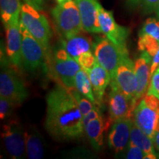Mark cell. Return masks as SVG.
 I'll list each match as a JSON object with an SVG mask.
<instances>
[{
    "label": "cell",
    "instance_id": "cell-14",
    "mask_svg": "<svg viewBox=\"0 0 159 159\" xmlns=\"http://www.w3.org/2000/svg\"><path fill=\"white\" fill-rule=\"evenodd\" d=\"M6 30V55L10 63L14 66L19 67L21 61V35L20 21H13L5 25Z\"/></svg>",
    "mask_w": 159,
    "mask_h": 159
},
{
    "label": "cell",
    "instance_id": "cell-30",
    "mask_svg": "<svg viewBox=\"0 0 159 159\" xmlns=\"http://www.w3.org/2000/svg\"><path fill=\"white\" fill-rule=\"evenodd\" d=\"M126 158L128 159H146V153L136 145L129 143Z\"/></svg>",
    "mask_w": 159,
    "mask_h": 159
},
{
    "label": "cell",
    "instance_id": "cell-16",
    "mask_svg": "<svg viewBox=\"0 0 159 159\" xmlns=\"http://www.w3.org/2000/svg\"><path fill=\"white\" fill-rule=\"evenodd\" d=\"M152 57L146 52H142L135 61V72L137 80V89L134 103L137 106L145 94L148 93L150 80V65Z\"/></svg>",
    "mask_w": 159,
    "mask_h": 159
},
{
    "label": "cell",
    "instance_id": "cell-33",
    "mask_svg": "<svg viewBox=\"0 0 159 159\" xmlns=\"http://www.w3.org/2000/svg\"><path fill=\"white\" fill-rule=\"evenodd\" d=\"M24 2L39 11L44 9L46 4V0H24Z\"/></svg>",
    "mask_w": 159,
    "mask_h": 159
},
{
    "label": "cell",
    "instance_id": "cell-3",
    "mask_svg": "<svg viewBox=\"0 0 159 159\" xmlns=\"http://www.w3.org/2000/svg\"><path fill=\"white\" fill-rule=\"evenodd\" d=\"M57 31L63 37L78 34L83 30L78 7L73 0L60 2L51 11Z\"/></svg>",
    "mask_w": 159,
    "mask_h": 159
},
{
    "label": "cell",
    "instance_id": "cell-31",
    "mask_svg": "<svg viewBox=\"0 0 159 159\" xmlns=\"http://www.w3.org/2000/svg\"><path fill=\"white\" fill-rule=\"evenodd\" d=\"M159 0H141L142 11L144 14H149L156 11Z\"/></svg>",
    "mask_w": 159,
    "mask_h": 159
},
{
    "label": "cell",
    "instance_id": "cell-25",
    "mask_svg": "<svg viewBox=\"0 0 159 159\" xmlns=\"http://www.w3.org/2000/svg\"><path fill=\"white\" fill-rule=\"evenodd\" d=\"M70 89L74 97H75V99H76L80 111L83 116H85L87 114H89L96 105H97L93 103L91 100H89L88 98H86V97H85L83 95L81 94L75 88Z\"/></svg>",
    "mask_w": 159,
    "mask_h": 159
},
{
    "label": "cell",
    "instance_id": "cell-19",
    "mask_svg": "<svg viewBox=\"0 0 159 159\" xmlns=\"http://www.w3.org/2000/svg\"><path fill=\"white\" fill-rule=\"evenodd\" d=\"M25 148L30 159H41L44 156V142L34 126H30L25 130Z\"/></svg>",
    "mask_w": 159,
    "mask_h": 159
},
{
    "label": "cell",
    "instance_id": "cell-26",
    "mask_svg": "<svg viewBox=\"0 0 159 159\" xmlns=\"http://www.w3.org/2000/svg\"><path fill=\"white\" fill-rule=\"evenodd\" d=\"M143 34L150 35L159 41V20H156L154 18L147 19L139 35Z\"/></svg>",
    "mask_w": 159,
    "mask_h": 159
},
{
    "label": "cell",
    "instance_id": "cell-32",
    "mask_svg": "<svg viewBox=\"0 0 159 159\" xmlns=\"http://www.w3.org/2000/svg\"><path fill=\"white\" fill-rule=\"evenodd\" d=\"M101 116H102V111L99 108V105H96L94 108L91 110L89 114H87L85 116L83 117V128H85V127L89 124V122H90L91 121L94 120V119L99 118Z\"/></svg>",
    "mask_w": 159,
    "mask_h": 159
},
{
    "label": "cell",
    "instance_id": "cell-24",
    "mask_svg": "<svg viewBox=\"0 0 159 159\" xmlns=\"http://www.w3.org/2000/svg\"><path fill=\"white\" fill-rule=\"evenodd\" d=\"M138 48L140 51L148 52L152 57L158 51L159 41L149 35H139Z\"/></svg>",
    "mask_w": 159,
    "mask_h": 159
},
{
    "label": "cell",
    "instance_id": "cell-22",
    "mask_svg": "<svg viewBox=\"0 0 159 159\" xmlns=\"http://www.w3.org/2000/svg\"><path fill=\"white\" fill-rule=\"evenodd\" d=\"M21 7L20 0H0V13L4 25L20 21Z\"/></svg>",
    "mask_w": 159,
    "mask_h": 159
},
{
    "label": "cell",
    "instance_id": "cell-28",
    "mask_svg": "<svg viewBox=\"0 0 159 159\" xmlns=\"http://www.w3.org/2000/svg\"><path fill=\"white\" fill-rule=\"evenodd\" d=\"M16 104L11 99L0 96V118L2 120L10 116Z\"/></svg>",
    "mask_w": 159,
    "mask_h": 159
},
{
    "label": "cell",
    "instance_id": "cell-2",
    "mask_svg": "<svg viewBox=\"0 0 159 159\" xmlns=\"http://www.w3.org/2000/svg\"><path fill=\"white\" fill-rule=\"evenodd\" d=\"M20 21L42 46L50 61L49 47L52 33L47 17L40 13L39 11L25 3L21 7Z\"/></svg>",
    "mask_w": 159,
    "mask_h": 159
},
{
    "label": "cell",
    "instance_id": "cell-10",
    "mask_svg": "<svg viewBox=\"0 0 159 159\" xmlns=\"http://www.w3.org/2000/svg\"><path fill=\"white\" fill-rule=\"evenodd\" d=\"M99 22L102 33L107 39L122 49L127 48V40L130 34L128 27L118 25L115 21L113 12L103 8L102 5L99 7Z\"/></svg>",
    "mask_w": 159,
    "mask_h": 159
},
{
    "label": "cell",
    "instance_id": "cell-13",
    "mask_svg": "<svg viewBox=\"0 0 159 159\" xmlns=\"http://www.w3.org/2000/svg\"><path fill=\"white\" fill-rule=\"evenodd\" d=\"M134 122L132 118H124L113 122L108 133V143L109 148L116 153L122 152L129 144Z\"/></svg>",
    "mask_w": 159,
    "mask_h": 159
},
{
    "label": "cell",
    "instance_id": "cell-34",
    "mask_svg": "<svg viewBox=\"0 0 159 159\" xmlns=\"http://www.w3.org/2000/svg\"><path fill=\"white\" fill-rule=\"evenodd\" d=\"M159 66V49L157 52V53L154 57H152L150 65V75H152L154 73V71L158 69Z\"/></svg>",
    "mask_w": 159,
    "mask_h": 159
},
{
    "label": "cell",
    "instance_id": "cell-20",
    "mask_svg": "<svg viewBox=\"0 0 159 159\" xmlns=\"http://www.w3.org/2000/svg\"><path fill=\"white\" fill-rule=\"evenodd\" d=\"M61 45L70 56L76 60L82 53L91 51L92 42L88 38L78 33L69 37H63Z\"/></svg>",
    "mask_w": 159,
    "mask_h": 159
},
{
    "label": "cell",
    "instance_id": "cell-11",
    "mask_svg": "<svg viewBox=\"0 0 159 159\" xmlns=\"http://www.w3.org/2000/svg\"><path fill=\"white\" fill-rule=\"evenodd\" d=\"M111 81L114 82L128 98L134 101L136 92L137 80L135 63L130 57H127L122 60L116 69L114 78Z\"/></svg>",
    "mask_w": 159,
    "mask_h": 159
},
{
    "label": "cell",
    "instance_id": "cell-23",
    "mask_svg": "<svg viewBox=\"0 0 159 159\" xmlns=\"http://www.w3.org/2000/svg\"><path fill=\"white\" fill-rule=\"evenodd\" d=\"M75 88L85 97L88 98L95 105H98L94 97L89 74L85 69L81 68L77 73L75 79Z\"/></svg>",
    "mask_w": 159,
    "mask_h": 159
},
{
    "label": "cell",
    "instance_id": "cell-18",
    "mask_svg": "<svg viewBox=\"0 0 159 159\" xmlns=\"http://www.w3.org/2000/svg\"><path fill=\"white\" fill-rule=\"evenodd\" d=\"M112 122L109 118L108 120L105 119L103 116L91 121L85 127L84 131L88 137L91 144L96 150H99L103 145L104 134L110 128Z\"/></svg>",
    "mask_w": 159,
    "mask_h": 159
},
{
    "label": "cell",
    "instance_id": "cell-38",
    "mask_svg": "<svg viewBox=\"0 0 159 159\" xmlns=\"http://www.w3.org/2000/svg\"><path fill=\"white\" fill-rule=\"evenodd\" d=\"M58 2V3L60 2H66V1H68V0H57Z\"/></svg>",
    "mask_w": 159,
    "mask_h": 159
},
{
    "label": "cell",
    "instance_id": "cell-27",
    "mask_svg": "<svg viewBox=\"0 0 159 159\" xmlns=\"http://www.w3.org/2000/svg\"><path fill=\"white\" fill-rule=\"evenodd\" d=\"M76 61L78 62L81 68L85 69V71L91 69L97 62L96 57L92 54L91 51L82 53L76 59Z\"/></svg>",
    "mask_w": 159,
    "mask_h": 159
},
{
    "label": "cell",
    "instance_id": "cell-35",
    "mask_svg": "<svg viewBox=\"0 0 159 159\" xmlns=\"http://www.w3.org/2000/svg\"><path fill=\"white\" fill-rule=\"evenodd\" d=\"M152 141H153V144H154L155 148H156L157 151H158V152H159V130L156 133V135H155V136H154L153 139H152Z\"/></svg>",
    "mask_w": 159,
    "mask_h": 159
},
{
    "label": "cell",
    "instance_id": "cell-37",
    "mask_svg": "<svg viewBox=\"0 0 159 159\" xmlns=\"http://www.w3.org/2000/svg\"><path fill=\"white\" fill-rule=\"evenodd\" d=\"M156 15H157V17H158V19L159 20V2H158V5L157 6V8H156Z\"/></svg>",
    "mask_w": 159,
    "mask_h": 159
},
{
    "label": "cell",
    "instance_id": "cell-5",
    "mask_svg": "<svg viewBox=\"0 0 159 159\" xmlns=\"http://www.w3.org/2000/svg\"><path fill=\"white\" fill-rule=\"evenodd\" d=\"M7 55L1 56L0 96L11 99L16 105L21 104L28 97V92L23 81L14 69L9 66Z\"/></svg>",
    "mask_w": 159,
    "mask_h": 159
},
{
    "label": "cell",
    "instance_id": "cell-9",
    "mask_svg": "<svg viewBox=\"0 0 159 159\" xmlns=\"http://www.w3.org/2000/svg\"><path fill=\"white\" fill-rule=\"evenodd\" d=\"M2 137L6 150L12 158H23L25 154V130L16 120H10L4 125Z\"/></svg>",
    "mask_w": 159,
    "mask_h": 159
},
{
    "label": "cell",
    "instance_id": "cell-7",
    "mask_svg": "<svg viewBox=\"0 0 159 159\" xmlns=\"http://www.w3.org/2000/svg\"><path fill=\"white\" fill-rule=\"evenodd\" d=\"M21 23V21H20ZM22 43H21V61L26 69L35 71L46 65L49 61L47 53L39 41L29 33L21 23Z\"/></svg>",
    "mask_w": 159,
    "mask_h": 159
},
{
    "label": "cell",
    "instance_id": "cell-8",
    "mask_svg": "<svg viewBox=\"0 0 159 159\" xmlns=\"http://www.w3.org/2000/svg\"><path fill=\"white\" fill-rule=\"evenodd\" d=\"M50 61L55 77L68 89L75 88V77L81 69V66L76 60L70 56L61 47L53 50Z\"/></svg>",
    "mask_w": 159,
    "mask_h": 159
},
{
    "label": "cell",
    "instance_id": "cell-15",
    "mask_svg": "<svg viewBox=\"0 0 159 159\" xmlns=\"http://www.w3.org/2000/svg\"><path fill=\"white\" fill-rule=\"evenodd\" d=\"M78 7L83 30L90 33H102L99 22L98 0H74Z\"/></svg>",
    "mask_w": 159,
    "mask_h": 159
},
{
    "label": "cell",
    "instance_id": "cell-21",
    "mask_svg": "<svg viewBox=\"0 0 159 159\" xmlns=\"http://www.w3.org/2000/svg\"><path fill=\"white\" fill-rule=\"evenodd\" d=\"M129 143L136 145L142 149L146 153V159H156L157 158L153 141L144 131L141 130L134 122L131 128Z\"/></svg>",
    "mask_w": 159,
    "mask_h": 159
},
{
    "label": "cell",
    "instance_id": "cell-29",
    "mask_svg": "<svg viewBox=\"0 0 159 159\" xmlns=\"http://www.w3.org/2000/svg\"><path fill=\"white\" fill-rule=\"evenodd\" d=\"M147 94H152L159 99V66L151 75Z\"/></svg>",
    "mask_w": 159,
    "mask_h": 159
},
{
    "label": "cell",
    "instance_id": "cell-17",
    "mask_svg": "<svg viewBox=\"0 0 159 159\" xmlns=\"http://www.w3.org/2000/svg\"><path fill=\"white\" fill-rule=\"evenodd\" d=\"M90 78L91 86L98 105L102 104L105 89L111 83V75L108 71L96 62L91 69L87 71Z\"/></svg>",
    "mask_w": 159,
    "mask_h": 159
},
{
    "label": "cell",
    "instance_id": "cell-6",
    "mask_svg": "<svg viewBox=\"0 0 159 159\" xmlns=\"http://www.w3.org/2000/svg\"><path fill=\"white\" fill-rule=\"evenodd\" d=\"M93 47L97 62L108 71L113 79L122 60L129 57L128 49L119 48L107 38H98Z\"/></svg>",
    "mask_w": 159,
    "mask_h": 159
},
{
    "label": "cell",
    "instance_id": "cell-36",
    "mask_svg": "<svg viewBox=\"0 0 159 159\" xmlns=\"http://www.w3.org/2000/svg\"><path fill=\"white\" fill-rule=\"evenodd\" d=\"M141 0H128V2L129 5L131 6L132 7H135L136 6L139 5V3L140 2Z\"/></svg>",
    "mask_w": 159,
    "mask_h": 159
},
{
    "label": "cell",
    "instance_id": "cell-1",
    "mask_svg": "<svg viewBox=\"0 0 159 159\" xmlns=\"http://www.w3.org/2000/svg\"><path fill=\"white\" fill-rule=\"evenodd\" d=\"M45 128L57 141H72L83 136V115L71 89L57 85L46 97Z\"/></svg>",
    "mask_w": 159,
    "mask_h": 159
},
{
    "label": "cell",
    "instance_id": "cell-4",
    "mask_svg": "<svg viewBox=\"0 0 159 159\" xmlns=\"http://www.w3.org/2000/svg\"><path fill=\"white\" fill-rule=\"evenodd\" d=\"M134 121L141 130L153 139L159 130V99L146 94L134 110Z\"/></svg>",
    "mask_w": 159,
    "mask_h": 159
},
{
    "label": "cell",
    "instance_id": "cell-12",
    "mask_svg": "<svg viewBox=\"0 0 159 159\" xmlns=\"http://www.w3.org/2000/svg\"><path fill=\"white\" fill-rule=\"evenodd\" d=\"M136 106L134 101L128 98L119 90L114 82L111 81V91L108 95V111L111 122L134 116Z\"/></svg>",
    "mask_w": 159,
    "mask_h": 159
}]
</instances>
